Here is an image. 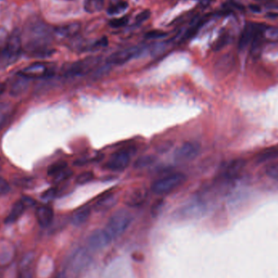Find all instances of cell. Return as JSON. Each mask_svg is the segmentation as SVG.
<instances>
[{
	"label": "cell",
	"mask_w": 278,
	"mask_h": 278,
	"mask_svg": "<svg viewBox=\"0 0 278 278\" xmlns=\"http://www.w3.org/2000/svg\"><path fill=\"white\" fill-rule=\"evenodd\" d=\"M261 36L267 40L278 41V27L264 26Z\"/></svg>",
	"instance_id": "cell-25"
},
{
	"label": "cell",
	"mask_w": 278,
	"mask_h": 278,
	"mask_svg": "<svg viewBox=\"0 0 278 278\" xmlns=\"http://www.w3.org/2000/svg\"><path fill=\"white\" fill-rule=\"evenodd\" d=\"M148 190L145 187L139 186L129 190L124 198L125 202L128 207H138L148 200Z\"/></svg>",
	"instance_id": "cell-11"
},
{
	"label": "cell",
	"mask_w": 278,
	"mask_h": 278,
	"mask_svg": "<svg viewBox=\"0 0 278 278\" xmlns=\"http://www.w3.org/2000/svg\"><path fill=\"white\" fill-rule=\"evenodd\" d=\"M99 59L96 57L86 58L85 60H79L69 64L64 71L66 76H78L86 74L97 64Z\"/></svg>",
	"instance_id": "cell-7"
},
{
	"label": "cell",
	"mask_w": 278,
	"mask_h": 278,
	"mask_svg": "<svg viewBox=\"0 0 278 278\" xmlns=\"http://www.w3.org/2000/svg\"><path fill=\"white\" fill-rule=\"evenodd\" d=\"M277 157H278V146L267 148L265 150L259 153L258 156L256 157V160L259 163H264V162L275 159Z\"/></svg>",
	"instance_id": "cell-22"
},
{
	"label": "cell",
	"mask_w": 278,
	"mask_h": 278,
	"mask_svg": "<svg viewBox=\"0 0 278 278\" xmlns=\"http://www.w3.org/2000/svg\"><path fill=\"white\" fill-rule=\"evenodd\" d=\"M91 208L89 207H82L77 210L72 217V221L75 226H81L88 221L91 216Z\"/></svg>",
	"instance_id": "cell-20"
},
{
	"label": "cell",
	"mask_w": 278,
	"mask_h": 278,
	"mask_svg": "<svg viewBox=\"0 0 278 278\" xmlns=\"http://www.w3.org/2000/svg\"><path fill=\"white\" fill-rule=\"evenodd\" d=\"M19 76L25 79H40L50 76V70L44 64L35 63L19 72Z\"/></svg>",
	"instance_id": "cell-10"
},
{
	"label": "cell",
	"mask_w": 278,
	"mask_h": 278,
	"mask_svg": "<svg viewBox=\"0 0 278 278\" xmlns=\"http://www.w3.org/2000/svg\"><path fill=\"white\" fill-rule=\"evenodd\" d=\"M66 169H68V164L66 162L63 161V160L55 162L52 164H51L48 168V174L49 176L54 177Z\"/></svg>",
	"instance_id": "cell-24"
},
{
	"label": "cell",
	"mask_w": 278,
	"mask_h": 278,
	"mask_svg": "<svg viewBox=\"0 0 278 278\" xmlns=\"http://www.w3.org/2000/svg\"><path fill=\"white\" fill-rule=\"evenodd\" d=\"M186 181L185 174L177 173L158 179L152 185V190L155 195H169L180 187Z\"/></svg>",
	"instance_id": "cell-2"
},
{
	"label": "cell",
	"mask_w": 278,
	"mask_h": 278,
	"mask_svg": "<svg viewBox=\"0 0 278 278\" xmlns=\"http://www.w3.org/2000/svg\"><path fill=\"white\" fill-rule=\"evenodd\" d=\"M229 37L227 34H222L220 38L216 40L214 44V50L219 51L226 47V44L228 43Z\"/></svg>",
	"instance_id": "cell-30"
},
{
	"label": "cell",
	"mask_w": 278,
	"mask_h": 278,
	"mask_svg": "<svg viewBox=\"0 0 278 278\" xmlns=\"http://www.w3.org/2000/svg\"><path fill=\"white\" fill-rule=\"evenodd\" d=\"M18 278H33L32 274L29 271H24L21 273Z\"/></svg>",
	"instance_id": "cell-38"
},
{
	"label": "cell",
	"mask_w": 278,
	"mask_h": 278,
	"mask_svg": "<svg viewBox=\"0 0 278 278\" xmlns=\"http://www.w3.org/2000/svg\"><path fill=\"white\" fill-rule=\"evenodd\" d=\"M112 241L105 229H97L89 236L87 246L92 251H99L107 247Z\"/></svg>",
	"instance_id": "cell-12"
},
{
	"label": "cell",
	"mask_w": 278,
	"mask_h": 278,
	"mask_svg": "<svg viewBox=\"0 0 278 278\" xmlns=\"http://www.w3.org/2000/svg\"><path fill=\"white\" fill-rule=\"evenodd\" d=\"M5 89H6L5 84L1 83V82H0V95H2V93L4 92Z\"/></svg>",
	"instance_id": "cell-39"
},
{
	"label": "cell",
	"mask_w": 278,
	"mask_h": 278,
	"mask_svg": "<svg viewBox=\"0 0 278 278\" xmlns=\"http://www.w3.org/2000/svg\"><path fill=\"white\" fill-rule=\"evenodd\" d=\"M130 154L127 151L121 150L113 154L107 159L105 168L112 172H122L130 164Z\"/></svg>",
	"instance_id": "cell-4"
},
{
	"label": "cell",
	"mask_w": 278,
	"mask_h": 278,
	"mask_svg": "<svg viewBox=\"0 0 278 278\" xmlns=\"http://www.w3.org/2000/svg\"><path fill=\"white\" fill-rule=\"evenodd\" d=\"M36 218L42 227L50 226L54 218L52 208L48 206H40L36 210Z\"/></svg>",
	"instance_id": "cell-16"
},
{
	"label": "cell",
	"mask_w": 278,
	"mask_h": 278,
	"mask_svg": "<svg viewBox=\"0 0 278 278\" xmlns=\"http://www.w3.org/2000/svg\"><path fill=\"white\" fill-rule=\"evenodd\" d=\"M55 278H67L66 275L64 273H60V274H58L56 276H55Z\"/></svg>",
	"instance_id": "cell-40"
},
{
	"label": "cell",
	"mask_w": 278,
	"mask_h": 278,
	"mask_svg": "<svg viewBox=\"0 0 278 278\" xmlns=\"http://www.w3.org/2000/svg\"><path fill=\"white\" fill-rule=\"evenodd\" d=\"M212 0H200V5L202 8H206L212 3Z\"/></svg>",
	"instance_id": "cell-37"
},
{
	"label": "cell",
	"mask_w": 278,
	"mask_h": 278,
	"mask_svg": "<svg viewBox=\"0 0 278 278\" xmlns=\"http://www.w3.org/2000/svg\"><path fill=\"white\" fill-rule=\"evenodd\" d=\"M95 178V174L91 171H85L79 174L76 177V183L77 185H85L93 181Z\"/></svg>",
	"instance_id": "cell-26"
},
{
	"label": "cell",
	"mask_w": 278,
	"mask_h": 278,
	"mask_svg": "<svg viewBox=\"0 0 278 278\" xmlns=\"http://www.w3.org/2000/svg\"><path fill=\"white\" fill-rule=\"evenodd\" d=\"M34 203H35L34 200L29 197H23L22 200H18L13 205L9 214L5 219V223L7 224V225L14 223L23 215L25 211L28 207H32L34 205Z\"/></svg>",
	"instance_id": "cell-9"
},
{
	"label": "cell",
	"mask_w": 278,
	"mask_h": 278,
	"mask_svg": "<svg viewBox=\"0 0 278 278\" xmlns=\"http://www.w3.org/2000/svg\"><path fill=\"white\" fill-rule=\"evenodd\" d=\"M80 29H81V24L79 22H72L62 26L57 27L55 29V33L65 38H72L76 36L79 33Z\"/></svg>",
	"instance_id": "cell-18"
},
{
	"label": "cell",
	"mask_w": 278,
	"mask_h": 278,
	"mask_svg": "<svg viewBox=\"0 0 278 278\" xmlns=\"http://www.w3.org/2000/svg\"><path fill=\"white\" fill-rule=\"evenodd\" d=\"M128 17H120V18H117V19H113L112 21H110L109 25L112 28H115V29H118V28H122V27L125 26L126 25L128 24Z\"/></svg>",
	"instance_id": "cell-28"
},
{
	"label": "cell",
	"mask_w": 278,
	"mask_h": 278,
	"mask_svg": "<svg viewBox=\"0 0 278 278\" xmlns=\"http://www.w3.org/2000/svg\"><path fill=\"white\" fill-rule=\"evenodd\" d=\"M7 38H8V36L7 34V31L0 28V51H2V48H4Z\"/></svg>",
	"instance_id": "cell-36"
},
{
	"label": "cell",
	"mask_w": 278,
	"mask_h": 278,
	"mask_svg": "<svg viewBox=\"0 0 278 278\" xmlns=\"http://www.w3.org/2000/svg\"><path fill=\"white\" fill-rule=\"evenodd\" d=\"M104 0H85L84 9L88 13H96L100 12L104 7Z\"/></svg>",
	"instance_id": "cell-21"
},
{
	"label": "cell",
	"mask_w": 278,
	"mask_h": 278,
	"mask_svg": "<svg viewBox=\"0 0 278 278\" xmlns=\"http://www.w3.org/2000/svg\"><path fill=\"white\" fill-rule=\"evenodd\" d=\"M235 66V57L233 54L228 53L219 58L215 64L214 69L216 74L219 75H226L230 73Z\"/></svg>",
	"instance_id": "cell-13"
},
{
	"label": "cell",
	"mask_w": 278,
	"mask_h": 278,
	"mask_svg": "<svg viewBox=\"0 0 278 278\" xmlns=\"http://www.w3.org/2000/svg\"><path fill=\"white\" fill-rule=\"evenodd\" d=\"M246 161L242 159H236L228 162L223 170L224 178L233 180L238 177L245 167Z\"/></svg>",
	"instance_id": "cell-14"
},
{
	"label": "cell",
	"mask_w": 278,
	"mask_h": 278,
	"mask_svg": "<svg viewBox=\"0 0 278 278\" xmlns=\"http://www.w3.org/2000/svg\"><path fill=\"white\" fill-rule=\"evenodd\" d=\"M133 216L126 209L118 210L111 216L107 221L105 231L112 240L119 238L130 226Z\"/></svg>",
	"instance_id": "cell-1"
},
{
	"label": "cell",
	"mask_w": 278,
	"mask_h": 278,
	"mask_svg": "<svg viewBox=\"0 0 278 278\" xmlns=\"http://www.w3.org/2000/svg\"><path fill=\"white\" fill-rule=\"evenodd\" d=\"M152 12L150 10H144L143 12H140L139 14L136 17L135 21L137 24H142L143 22L148 21L151 17Z\"/></svg>",
	"instance_id": "cell-32"
},
{
	"label": "cell",
	"mask_w": 278,
	"mask_h": 278,
	"mask_svg": "<svg viewBox=\"0 0 278 278\" xmlns=\"http://www.w3.org/2000/svg\"><path fill=\"white\" fill-rule=\"evenodd\" d=\"M117 202V196L115 193H107L104 196L100 198L95 205L96 212H106L114 207Z\"/></svg>",
	"instance_id": "cell-15"
},
{
	"label": "cell",
	"mask_w": 278,
	"mask_h": 278,
	"mask_svg": "<svg viewBox=\"0 0 278 278\" xmlns=\"http://www.w3.org/2000/svg\"><path fill=\"white\" fill-rule=\"evenodd\" d=\"M57 192L56 188H50V189H48V190H46L45 192L43 193V199L47 200H53L57 195Z\"/></svg>",
	"instance_id": "cell-34"
},
{
	"label": "cell",
	"mask_w": 278,
	"mask_h": 278,
	"mask_svg": "<svg viewBox=\"0 0 278 278\" xmlns=\"http://www.w3.org/2000/svg\"><path fill=\"white\" fill-rule=\"evenodd\" d=\"M142 49L139 47H132L117 51L107 57V63L111 65H122L139 55Z\"/></svg>",
	"instance_id": "cell-6"
},
{
	"label": "cell",
	"mask_w": 278,
	"mask_h": 278,
	"mask_svg": "<svg viewBox=\"0 0 278 278\" xmlns=\"http://www.w3.org/2000/svg\"><path fill=\"white\" fill-rule=\"evenodd\" d=\"M265 173H266L267 176H269V177L278 180V162L269 164V166L266 168Z\"/></svg>",
	"instance_id": "cell-29"
},
{
	"label": "cell",
	"mask_w": 278,
	"mask_h": 278,
	"mask_svg": "<svg viewBox=\"0 0 278 278\" xmlns=\"http://www.w3.org/2000/svg\"><path fill=\"white\" fill-rule=\"evenodd\" d=\"M72 173L71 170H69V169H64V171L60 172V174H58L57 175L53 177H54V180L57 182H60V181H64L66 180L67 178H69V177L71 176Z\"/></svg>",
	"instance_id": "cell-33"
},
{
	"label": "cell",
	"mask_w": 278,
	"mask_h": 278,
	"mask_svg": "<svg viewBox=\"0 0 278 278\" xmlns=\"http://www.w3.org/2000/svg\"><path fill=\"white\" fill-rule=\"evenodd\" d=\"M168 35V33L162 30L149 31L145 34V38L147 39H158V38H164Z\"/></svg>",
	"instance_id": "cell-31"
},
{
	"label": "cell",
	"mask_w": 278,
	"mask_h": 278,
	"mask_svg": "<svg viewBox=\"0 0 278 278\" xmlns=\"http://www.w3.org/2000/svg\"><path fill=\"white\" fill-rule=\"evenodd\" d=\"M13 107L9 102H0V131L12 117Z\"/></svg>",
	"instance_id": "cell-19"
},
{
	"label": "cell",
	"mask_w": 278,
	"mask_h": 278,
	"mask_svg": "<svg viewBox=\"0 0 278 278\" xmlns=\"http://www.w3.org/2000/svg\"><path fill=\"white\" fill-rule=\"evenodd\" d=\"M200 151V145L196 142H186L174 152V159L178 162H187L195 159Z\"/></svg>",
	"instance_id": "cell-5"
},
{
	"label": "cell",
	"mask_w": 278,
	"mask_h": 278,
	"mask_svg": "<svg viewBox=\"0 0 278 278\" xmlns=\"http://www.w3.org/2000/svg\"><path fill=\"white\" fill-rule=\"evenodd\" d=\"M88 254L84 250H78L74 252L69 260V265L73 270L78 271L86 266L88 263Z\"/></svg>",
	"instance_id": "cell-17"
},
{
	"label": "cell",
	"mask_w": 278,
	"mask_h": 278,
	"mask_svg": "<svg viewBox=\"0 0 278 278\" xmlns=\"http://www.w3.org/2000/svg\"><path fill=\"white\" fill-rule=\"evenodd\" d=\"M22 51V38L18 31H14L8 36L4 48L0 51V55L3 61L11 64L18 59Z\"/></svg>",
	"instance_id": "cell-3"
},
{
	"label": "cell",
	"mask_w": 278,
	"mask_h": 278,
	"mask_svg": "<svg viewBox=\"0 0 278 278\" xmlns=\"http://www.w3.org/2000/svg\"><path fill=\"white\" fill-rule=\"evenodd\" d=\"M154 160H155V159L152 155H144V156L138 158L136 160L135 163H134V167L137 169H143V168L149 166L150 164H153Z\"/></svg>",
	"instance_id": "cell-27"
},
{
	"label": "cell",
	"mask_w": 278,
	"mask_h": 278,
	"mask_svg": "<svg viewBox=\"0 0 278 278\" xmlns=\"http://www.w3.org/2000/svg\"><path fill=\"white\" fill-rule=\"evenodd\" d=\"M264 26L261 25L249 23L246 25L245 29H243L241 34L239 40V48L245 49L247 47L253 43L257 38L261 36L262 30Z\"/></svg>",
	"instance_id": "cell-8"
},
{
	"label": "cell",
	"mask_w": 278,
	"mask_h": 278,
	"mask_svg": "<svg viewBox=\"0 0 278 278\" xmlns=\"http://www.w3.org/2000/svg\"><path fill=\"white\" fill-rule=\"evenodd\" d=\"M10 190V185L4 178L0 177V195H5Z\"/></svg>",
	"instance_id": "cell-35"
},
{
	"label": "cell",
	"mask_w": 278,
	"mask_h": 278,
	"mask_svg": "<svg viewBox=\"0 0 278 278\" xmlns=\"http://www.w3.org/2000/svg\"><path fill=\"white\" fill-rule=\"evenodd\" d=\"M128 7V2L123 0H120L118 2H112L107 8V13L112 16L118 15L126 11Z\"/></svg>",
	"instance_id": "cell-23"
}]
</instances>
